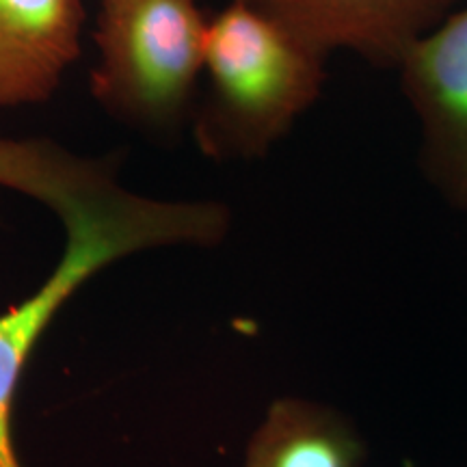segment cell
I'll list each match as a JSON object with an SVG mask.
<instances>
[{
	"mask_svg": "<svg viewBox=\"0 0 467 467\" xmlns=\"http://www.w3.org/2000/svg\"><path fill=\"white\" fill-rule=\"evenodd\" d=\"M396 69L422 130L426 178L451 206L467 210V7L420 39Z\"/></svg>",
	"mask_w": 467,
	"mask_h": 467,
	"instance_id": "cell-4",
	"label": "cell"
},
{
	"mask_svg": "<svg viewBox=\"0 0 467 467\" xmlns=\"http://www.w3.org/2000/svg\"><path fill=\"white\" fill-rule=\"evenodd\" d=\"M208 20L197 0H100L91 93L117 119L178 126L203 72Z\"/></svg>",
	"mask_w": 467,
	"mask_h": 467,
	"instance_id": "cell-3",
	"label": "cell"
},
{
	"mask_svg": "<svg viewBox=\"0 0 467 467\" xmlns=\"http://www.w3.org/2000/svg\"><path fill=\"white\" fill-rule=\"evenodd\" d=\"M83 0H0V109L42 104L80 57Z\"/></svg>",
	"mask_w": 467,
	"mask_h": 467,
	"instance_id": "cell-6",
	"label": "cell"
},
{
	"mask_svg": "<svg viewBox=\"0 0 467 467\" xmlns=\"http://www.w3.org/2000/svg\"><path fill=\"white\" fill-rule=\"evenodd\" d=\"M366 457L364 437L342 411L285 396L266 409L241 467H361Z\"/></svg>",
	"mask_w": 467,
	"mask_h": 467,
	"instance_id": "cell-7",
	"label": "cell"
},
{
	"mask_svg": "<svg viewBox=\"0 0 467 467\" xmlns=\"http://www.w3.org/2000/svg\"><path fill=\"white\" fill-rule=\"evenodd\" d=\"M0 186L42 202L61 219L66 249L48 279L0 314V467H22L17 389L46 329L98 273L156 247H214L232 214L219 202H162L124 189L115 159H85L48 139L0 137Z\"/></svg>",
	"mask_w": 467,
	"mask_h": 467,
	"instance_id": "cell-1",
	"label": "cell"
},
{
	"mask_svg": "<svg viewBox=\"0 0 467 467\" xmlns=\"http://www.w3.org/2000/svg\"><path fill=\"white\" fill-rule=\"evenodd\" d=\"M325 61L251 0H232L208 20V96L195 139L213 161L262 159L314 107Z\"/></svg>",
	"mask_w": 467,
	"mask_h": 467,
	"instance_id": "cell-2",
	"label": "cell"
},
{
	"mask_svg": "<svg viewBox=\"0 0 467 467\" xmlns=\"http://www.w3.org/2000/svg\"><path fill=\"white\" fill-rule=\"evenodd\" d=\"M318 55L350 50L372 66L399 67L409 50L463 0H251Z\"/></svg>",
	"mask_w": 467,
	"mask_h": 467,
	"instance_id": "cell-5",
	"label": "cell"
}]
</instances>
